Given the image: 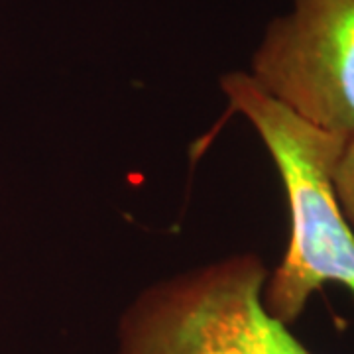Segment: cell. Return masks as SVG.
I'll list each match as a JSON object with an SVG mask.
<instances>
[{
  "label": "cell",
  "mask_w": 354,
  "mask_h": 354,
  "mask_svg": "<svg viewBox=\"0 0 354 354\" xmlns=\"http://www.w3.org/2000/svg\"><path fill=\"white\" fill-rule=\"evenodd\" d=\"M221 87L278 169L290 209V241L266 279V309L286 325L297 321L325 286L354 295V236L337 205L330 174L344 138L319 130L274 101L244 71L228 73Z\"/></svg>",
  "instance_id": "obj_1"
},
{
  "label": "cell",
  "mask_w": 354,
  "mask_h": 354,
  "mask_svg": "<svg viewBox=\"0 0 354 354\" xmlns=\"http://www.w3.org/2000/svg\"><path fill=\"white\" fill-rule=\"evenodd\" d=\"M268 274L244 252L156 281L120 315L116 354H313L266 309Z\"/></svg>",
  "instance_id": "obj_2"
},
{
  "label": "cell",
  "mask_w": 354,
  "mask_h": 354,
  "mask_svg": "<svg viewBox=\"0 0 354 354\" xmlns=\"http://www.w3.org/2000/svg\"><path fill=\"white\" fill-rule=\"evenodd\" d=\"M248 75L305 122L354 136V0H293L268 26Z\"/></svg>",
  "instance_id": "obj_3"
},
{
  "label": "cell",
  "mask_w": 354,
  "mask_h": 354,
  "mask_svg": "<svg viewBox=\"0 0 354 354\" xmlns=\"http://www.w3.org/2000/svg\"><path fill=\"white\" fill-rule=\"evenodd\" d=\"M333 193L354 236V136L344 140L330 174Z\"/></svg>",
  "instance_id": "obj_4"
}]
</instances>
